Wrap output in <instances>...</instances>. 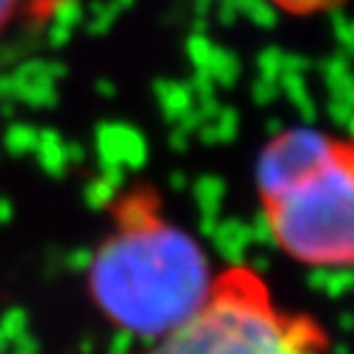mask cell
<instances>
[{"mask_svg": "<svg viewBox=\"0 0 354 354\" xmlns=\"http://www.w3.org/2000/svg\"><path fill=\"white\" fill-rule=\"evenodd\" d=\"M200 244L142 197L118 207L89 266L92 297L108 320L147 342L181 323L213 286Z\"/></svg>", "mask_w": 354, "mask_h": 354, "instance_id": "6da1fadb", "label": "cell"}, {"mask_svg": "<svg viewBox=\"0 0 354 354\" xmlns=\"http://www.w3.org/2000/svg\"><path fill=\"white\" fill-rule=\"evenodd\" d=\"M257 192L268 234L310 268L354 266V140L289 129L266 145Z\"/></svg>", "mask_w": 354, "mask_h": 354, "instance_id": "7a4b0ae2", "label": "cell"}, {"mask_svg": "<svg viewBox=\"0 0 354 354\" xmlns=\"http://www.w3.org/2000/svg\"><path fill=\"white\" fill-rule=\"evenodd\" d=\"M313 320L281 307L266 281L247 268L213 279L203 302L137 354H320Z\"/></svg>", "mask_w": 354, "mask_h": 354, "instance_id": "3957f363", "label": "cell"}, {"mask_svg": "<svg viewBox=\"0 0 354 354\" xmlns=\"http://www.w3.org/2000/svg\"><path fill=\"white\" fill-rule=\"evenodd\" d=\"M273 6H279L281 11L297 13V16H310V13L328 11L333 6H339L342 0H270Z\"/></svg>", "mask_w": 354, "mask_h": 354, "instance_id": "277c9868", "label": "cell"}, {"mask_svg": "<svg viewBox=\"0 0 354 354\" xmlns=\"http://www.w3.org/2000/svg\"><path fill=\"white\" fill-rule=\"evenodd\" d=\"M21 0H0V29L11 21V16L16 13Z\"/></svg>", "mask_w": 354, "mask_h": 354, "instance_id": "5b68a950", "label": "cell"}]
</instances>
